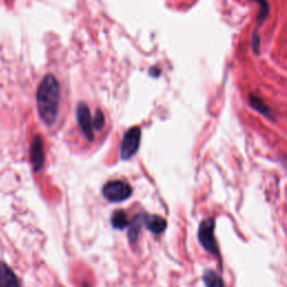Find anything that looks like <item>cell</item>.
Wrapping results in <instances>:
<instances>
[{
    "mask_svg": "<svg viewBox=\"0 0 287 287\" xmlns=\"http://www.w3.org/2000/svg\"><path fill=\"white\" fill-rule=\"evenodd\" d=\"M37 110L43 123L51 126L55 123L60 107V84L53 74L43 77L36 93Z\"/></svg>",
    "mask_w": 287,
    "mask_h": 287,
    "instance_id": "1",
    "label": "cell"
},
{
    "mask_svg": "<svg viewBox=\"0 0 287 287\" xmlns=\"http://www.w3.org/2000/svg\"><path fill=\"white\" fill-rule=\"evenodd\" d=\"M198 236L204 249L213 256L219 255V248L215 238V220L212 218L206 219L201 222Z\"/></svg>",
    "mask_w": 287,
    "mask_h": 287,
    "instance_id": "2",
    "label": "cell"
},
{
    "mask_svg": "<svg viewBox=\"0 0 287 287\" xmlns=\"http://www.w3.org/2000/svg\"><path fill=\"white\" fill-rule=\"evenodd\" d=\"M131 186L123 181H113L107 183L102 188V194L110 202H121L131 196Z\"/></svg>",
    "mask_w": 287,
    "mask_h": 287,
    "instance_id": "3",
    "label": "cell"
},
{
    "mask_svg": "<svg viewBox=\"0 0 287 287\" xmlns=\"http://www.w3.org/2000/svg\"><path fill=\"white\" fill-rule=\"evenodd\" d=\"M140 137H142V131L138 127L130 128L125 134L123 138V143L120 146V158L127 160L131 158L137 153L140 145Z\"/></svg>",
    "mask_w": 287,
    "mask_h": 287,
    "instance_id": "4",
    "label": "cell"
},
{
    "mask_svg": "<svg viewBox=\"0 0 287 287\" xmlns=\"http://www.w3.org/2000/svg\"><path fill=\"white\" fill-rule=\"evenodd\" d=\"M76 119L79 127L85 136V138L89 140V142H92L94 138L93 120L91 118L89 107H87V105H85L84 102H80L76 107Z\"/></svg>",
    "mask_w": 287,
    "mask_h": 287,
    "instance_id": "5",
    "label": "cell"
},
{
    "mask_svg": "<svg viewBox=\"0 0 287 287\" xmlns=\"http://www.w3.org/2000/svg\"><path fill=\"white\" fill-rule=\"evenodd\" d=\"M31 162L35 172H38L43 167L45 162V155H44V143L41 136H34L31 144Z\"/></svg>",
    "mask_w": 287,
    "mask_h": 287,
    "instance_id": "6",
    "label": "cell"
},
{
    "mask_svg": "<svg viewBox=\"0 0 287 287\" xmlns=\"http://www.w3.org/2000/svg\"><path fill=\"white\" fill-rule=\"evenodd\" d=\"M0 287H21L17 276L5 262H0Z\"/></svg>",
    "mask_w": 287,
    "mask_h": 287,
    "instance_id": "7",
    "label": "cell"
},
{
    "mask_svg": "<svg viewBox=\"0 0 287 287\" xmlns=\"http://www.w3.org/2000/svg\"><path fill=\"white\" fill-rule=\"evenodd\" d=\"M144 223L146 225V227L148 228L149 231L156 233V235L164 232L167 226V223L165 221L164 218L154 215H144Z\"/></svg>",
    "mask_w": 287,
    "mask_h": 287,
    "instance_id": "8",
    "label": "cell"
},
{
    "mask_svg": "<svg viewBox=\"0 0 287 287\" xmlns=\"http://www.w3.org/2000/svg\"><path fill=\"white\" fill-rule=\"evenodd\" d=\"M249 105L254 108L256 111H258L259 114L264 115L266 117H268V118H271L273 117V114H271V110L268 108V107L266 106V104L264 101H262L261 98L259 97H257L256 94H249Z\"/></svg>",
    "mask_w": 287,
    "mask_h": 287,
    "instance_id": "9",
    "label": "cell"
},
{
    "mask_svg": "<svg viewBox=\"0 0 287 287\" xmlns=\"http://www.w3.org/2000/svg\"><path fill=\"white\" fill-rule=\"evenodd\" d=\"M203 280L207 287H225V281L216 271L207 270L203 275Z\"/></svg>",
    "mask_w": 287,
    "mask_h": 287,
    "instance_id": "10",
    "label": "cell"
},
{
    "mask_svg": "<svg viewBox=\"0 0 287 287\" xmlns=\"http://www.w3.org/2000/svg\"><path fill=\"white\" fill-rule=\"evenodd\" d=\"M143 223H144V215L136 216L133 219V221L130 222L128 237H129V240L131 242H134V241H136V239H137V237L139 235V231H140V227H142Z\"/></svg>",
    "mask_w": 287,
    "mask_h": 287,
    "instance_id": "11",
    "label": "cell"
},
{
    "mask_svg": "<svg viewBox=\"0 0 287 287\" xmlns=\"http://www.w3.org/2000/svg\"><path fill=\"white\" fill-rule=\"evenodd\" d=\"M111 225L115 229L121 230L128 226V218L127 215L123 210L116 211L113 217H111Z\"/></svg>",
    "mask_w": 287,
    "mask_h": 287,
    "instance_id": "12",
    "label": "cell"
},
{
    "mask_svg": "<svg viewBox=\"0 0 287 287\" xmlns=\"http://www.w3.org/2000/svg\"><path fill=\"white\" fill-rule=\"evenodd\" d=\"M254 2L258 3L260 5V14L258 15V23L262 24V22L265 21L266 17L268 16L269 13V5L267 3V0H254Z\"/></svg>",
    "mask_w": 287,
    "mask_h": 287,
    "instance_id": "13",
    "label": "cell"
},
{
    "mask_svg": "<svg viewBox=\"0 0 287 287\" xmlns=\"http://www.w3.org/2000/svg\"><path fill=\"white\" fill-rule=\"evenodd\" d=\"M104 125H105V116L100 110H98L95 114V117H94L93 126L97 130H100L102 127H104Z\"/></svg>",
    "mask_w": 287,
    "mask_h": 287,
    "instance_id": "14",
    "label": "cell"
},
{
    "mask_svg": "<svg viewBox=\"0 0 287 287\" xmlns=\"http://www.w3.org/2000/svg\"><path fill=\"white\" fill-rule=\"evenodd\" d=\"M251 45H252V48H254V51L256 53H258V47L260 45V40H259V37H258V35H257V34H255L254 37H252Z\"/></svg>",
    "mask_w": 287,
    "mask_h": 287,
    "instance_id": "15",
    "label": "cell"
},
{
    "mask_svg": "<svg viewBox=\"0 0 287 287\" xmlns=\"http://www.w3.org/2000/svg\"><path fill=\"white\" fill-rule=\"evenodd\" d=\"M86 287H87V286H86Z\"/></svg>",
    "mask_w": 287,
    "mask_h": 287,
    "instance_id": "16",
    "label": "cell"
}]
</instances>
